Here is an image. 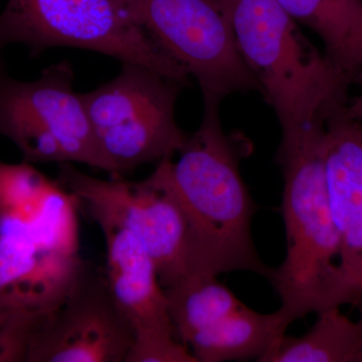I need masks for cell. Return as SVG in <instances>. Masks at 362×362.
Returning <instances> with one entry per match:
<instances>
[{"label": "cell", "instance_id": "1", "mask_svg": "<svg viewBox=\"0 0 362 362\" xmlns=\"http://www.w3.org/2000/svg\"><path fill=\"white\" fill-rule=\"evenodd\" d=\"M202 101V122L187 135L177 160L168 157L156 168L187 216L189 277L244 270L271 281L274 269L259 259L252 243L257 204L240 170V160L250 153V142L223 131L221 100Z\"/></svg>", "mask_w": 362, "mask_h": 362}, {"label": "cell", "instance_id": "2", "mask_svg": "<svg viewBox=\"0 0 362 362\" xmlns=\"http://www.w3.org/2000/svg\"><path fill=\"white\" fill-rule=\"evenodd\" d=\"M77 199L35 164L0 159V304L54 310L86 261Z\"/></svg>", "mask_w": 362, "mask_h": 362}, {"label": "cell", "instance_id": "3", "mask_svg": "<svg viewBox=\"0 0 362 362\" xmlns=\"http://www.w3.org/2000/svg\"><path fill=\"white\" fill-rule=\"evenodd\" d=\"M325 124L283 133L276 154L284 177L287 252L271 283L282 301L278 311L286 328L308 314L357 300L340 268L324 163Z\"/></svg>", "mask_w": 362, "mask_h": 362}, {"label": "cell", "instance_id": "4", "mask_svg": "<svg viewBox=\"0 0 362 362\" xmlns=\"http://www.w3.org/2000/svg\"><path fill=\"white\" fill-rule=\"evenodd\" d=\"M220 2L240 57L273 107L282 133L326 122L345 106L344 76L277 0Z\"/></svg>", "mask_w": 362, "mask_h": 362}, {"label": "cell", "instance_id": "5", "mask_svg": "<svg viewBox=\"0 0 362 362\" xmlns=\"http://www.w3.org/2000/svg\"><path fill=\"white\" fill-rule=\"evenodd\" d=\"M23 45L33 54L70 47L140 64L187 85L188 75L138 25L123 0H7L0 49Z\"/></svg>", "mask_w": 362, "mask_h": 362}, {"label": "cell", "instance_id": "6", "mask_svg": "<svg viewBox=\"0 0 362 362\" xmlns=\"http://www.w3.org/2000/svg\"><path fill=\"white\" fill-rule=\"evenodd\" d=\"M185 86L148 66L125 62L115 78L82 94L111 176L178 153L188 135L175 118Z\"/></svg>", "mask_w": 362, "mask_h": 362}, {"label": "cell", "instance_id": "7", "mask_svg": "<svg viewBox=\"0 0 362 362\" xmlns=\"http://www.w3.org/2000/svg\"><path fill=\"white\" fill-rule=\"evenodd\" d=\"M74 81L66 61L30 82L0 71V136L11 140L28 163H81L112 175Z\"/></svg>", "mask_w": 362, "mask_h": 362}, {"label": "cell", "instance_id": "8", "mask_svg": "<svg viewBox=\"0 0 362 362\" xmlns=\"http://www.w3.org/2000/svg\"><path fill=\"white\" fill-rule=\"evenodd\" d=\"M57 180L77 199L93 220L106 218L130 233L156 264L163 289L190 276L189 228L175 195L154 169L140 181L111 176L105 180L59 164Z\"/></svg>", "mask_w": 362, "mask_h": 362}, {"label": "cell", "instance_id": "9", "mask_svg": "<svg viewBox=\"0 0 362 362\" xmlns=\"http://www.w3.org/2000/svg\"><path fill=\"white\" fill-rule=\"evenodd\" d=\"M138 25L192 76L202 98L261 88L240 57L220 0H123Z\"/></svg>", "mask_w": 362, "mask_h": 362}, {"label": "cell", "instance_id": "10", "mask_svg": "<svg viewBox=\"0 0 362 362\" xmlns=\"http://www.w3.org/2000/svg\"><path fill=\"white\" fill-rule=\"evenodd\" d=\"M133 341L104 274L86 262L61 304L40 318L26 362H125Z\"/></svg>", "mask_w": 362, "mask_h": 362}, {"label": "cell", "instance_id": "11", "mask_svg": "<svg viewBox=\"0 0 362 362\" xmlns=\"http://www.w3.org/2000/svg\"><path fill=\"white\" fill-rule=\"evenodd\" d=\"M344 107L326 121L324 163L339 240L340 268L358 299L362 295V125L345 114Z\"/></svg>", "mask_w": 362, "mask_h": 362}, {"label": "cell", "instance_id": "12", "mask_svg": "<svg viewBox=\"0 0 362 362\" xmlns=\"http://www.w3.org/2000/svg\"><path fill=\"white\" fill-rule=\"evenodd\" d=\"M106 244L104 275L112 296L134 329V338L168 335L177 338L159 283L156 264L137 240L103 218L94 220ZM178 339V338H177Z\"/></svg>", "mask_w": 362, "mask_h": 362}, {"label": "cell", "instance_id": "13", "mask_svg": "<svg viewBox=\"0 0 362 362\" xmlns=\"http://www.w3.org/2000/svg\"><path fill=\"white\" fill-rule=\"evenodd\" d=\"M286 330L279 311L259 313L244 304L220 322L197 333L187 346L197 362L259 361Z\"/></svg>", "mask_w": 362, "mask_h": 362}, {"label": "cell", "instance_id": "14", "mask_svg": "<svg viewBox=\"0 0 362 362\" xmlns=\"http://www.w3.org/2000/svg\"><path fill=\"white\" fill-rule=\"evenodd\" d=\"M308 332L284 335L259 362H362V331L339 308L318 312Z\"/></svg>", "mask_w": 362, "mask_h": 362}, {"label": "cell", "instance_id": "15", "mask_svg": "<svg viewBox=\"0 0 362 362\" xmlns=\"http://www.w3.org/2000/svg\"><path fill=\"white\" fill-rule=\"evenodd\" d=\"M164 292L176 335L185 346L197 333L220 322L244 305L218 280V276H192Z\"/></svg>", "mask_w": 362, "mask_h": 362}, {"label": "cell", "instance_id": "16", "mask_svg": "<svg viewBox=\"0 0 362 362\" xmlns=\"http://www.w3.org/2000/svg\"><path fill=\"white\" fill-rule=\"evenodd\" d=\"M295 21L315 32L325 54L337 66L347 37L362 11V0H277Z\"/></svg>", "mask_w": 362, "mask_h": 362}, {"label": "cell", "instance_id": "17", "mask_svg": "<svg viewBox=\"0 0 362 362\" xmlns=\"http://www.w3.org/2000/svg\"><path fill=\"white\" fill-rule=\"evenodd\" d=\"M44 312L13 310L0 324V362H26L33 332Z\"/></svg>", "mask_w": 362, "mask_h": 362}, {"label": "cell", "instance_id": "18", "mask_svg": "<svg viewBox=\"0 0 362 362\" xmlns=\"http://www.w3.org/2000/svg\"><path fill=\"white\" fill-rule=\"evenodd\" d=\"M125 362H197L177 338L156 335L135 338Z\"/></svg>", "mask_w": 362, "mask_h": 362}, {"label": "cell", "instance_id": "19", "mask_svg": "<svg viewBox=\"0 0 362 362\" xmlns=\"http://www.w3.org/2000/svg\"><path fill=\"white\" fill-rule=\"evenodd\" d=\"M337 66L349 81L362 73V11L347 37Z\"/></svg>", "mask_w": 362, "mask_h": 362}, {"label": "cell", "instance_id": "20", "mask_svg": "<svg viewBox=\"0 0 362 362\" xmlns=\"http://www.w3.org/2000/svg\"><path fill=\"white\" fill-rule=\"evenodd\" d=\"M345 114L354 120L362 122V93L344 108Z\"/></svg>", "mask_w": 362, "mask_h": 362}, {"label": "cell", "instance_id": "21", "mask_svg": "<svg viewBox=\"0 0 362 362\" xmlns=\"http://www.w3.org/2000/svg\"><path fill=\"white\" fill-rule=\"evenodd\" d=\"M11 313V310L7 309L4 305L0 304V324H2L6 321L7 317Z\"/></svg>", "mask_w": 362, "mask_h": 362}, {"label": "cell", "instance_id": "22", "mask_svg": "<svg viewBox=\"0 0 362 362\" xmlns=\"http://www.w3.org/2000/svg\"><path fill=\"white\" fill-rule=\"evenodd\" d=\"M354 305L356 307L357 310H358L359 319L358 321H357V323L361 326L362 331V295L358 298V299H357V301Z\"/></svg>", "mask_w": 362, "mask_h": 362}, {"label": "cell", "instance_id": "23", "mask_svg": "<svg viewBox=\"0 0 362 362\" xmlns=\"http://www.w3.org/2000/svg\"><path fill=\"white\" fill-rule=\"evenodd\" d=\"M4 63H2V59H1V57H0V71L1 70H4Z\"/></svg>", "mask_w": 362, "mask_h": 362}]
</instances>
